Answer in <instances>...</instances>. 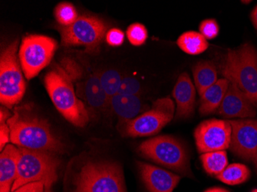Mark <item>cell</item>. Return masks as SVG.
I'll return each mask as SVG.
<instances>
[{
	"label": "cell",
	"mask_w": 257,
	"mask_h": 192,
	"mask_svg": "<svg viewBox=\"0 0 257 192\" xmlns=\"http://www.w3.org/2000/svg\"><path fill=\"white\" fill-rule=\"evenodd\" d=\"M10 141L20 148L61 154L64 145L44 118L25 111L16 109L7 121Z\"/></svg>",
	"instance_id": "cell-1"
},
{
	"label": "cell",
	"mask_w": 257,
	"mask_h": 192,
	"mask_svg": "<svg viewBox=\"0 0 257 192\" xmlns=\"http://www.w3.org/2000/svg\"><path fill=\"white\" fill-rule=\"evenodd\" d=\"M44 83L52 102L60 113L75 126H86L89 120V112L84 103L76 96L73 80L63 68L56 66L46 73Z\"/></svg>",
	"instance_id": "cell-2"
},
{
	"label": "cell",
	"mask_w": 257,
	"mask_h": 192,
	"mask_svg": "<svg viewBox=\"0 0 257 192\" xmlns=\"http://www.w3.org/2000/svg\"><path fill=\"white\" fill-rule=\"evenodd\" d=\"M225 79L235 84L257 108V50L245 43L229 50L222 67Z\"/></svg>",
	"instance_id": "cell-3"
},
{
	"label": "cell",
	"mask_w": 257,
	"mask_h": 192,
	"mask_svg": "<svg viewBox=\"0 0 257 192\" xmlns=\"http://www.w3.org/2000/svg\"><path fill=\"white\" fill-rule=\"evenodd\" d=\"M60 165L56 154L19 148L18 171L12 192L32 182H42L45 192H53L52 187L57 181Z\"/></svg>",
	"instance_id": "cell-4"
},
{
	"label": "cell",
	"mask_w": 257,
	"mask_h": 192,
	"mask_svg": "<svg viewBox=\"0 0 257 192\" xmlns=\"http://www.w3.org/2000/svg\"><path fill=\"white\" fill-rule=\"evenodd\" d=\"M73 184V192H127L122 167L115 162L86 163Z\"/></svg>",
	"instance_id": "cell-5"
},
{
	"label": "cell",
	"mask_w": 257,
	"mask_h": 192,
	"mask_svg": "<svg viewBox=\"0 0 257 192\" xmlns=\"http://www.w3.org/2000/svg\"><path fill=\"white\" fill-rule=\"evenodd\" d=\"M141 155L187 177H193L188 151L183 143L170 135L150 138L140 144Z\"/></svg>",
	"instance_id": "cell-6"
},
{
	"label": "cell",
	"mask_w": 257,
	"mask_h": 192,
	"mask_svg": "<svg viewBox=\"0 0 257 192\" xmlns=\"http://www.w3.org/2000/svg\"><path fill=\"white\" fill-rule=\"evenodd\" d=\"M18 40L3 50L0 58V102L9 109L18 104L25 94L23 79L17 58Z\"/></svg>",
	"instance_id": "cell-7"
},
{
	"label": "cell",
	"mask_w": 257,
	"mask_h": 192,
	"mask_svg": "<svg viewBox=\"0 0 257 192\" xmlns=\"http://www.w3.org/2000/svg\"><path fill=\"white\" fill-rule=\"evenodd\" d=\"M64 46H83L86 52L94 53L99 49L107 26L95 16L82 15L68 27H57Z\"/></svg>",
	"instance_id": "cell-8"
},
{
	"label": "cell",
	"mask_w": 257,
	"mask_h": 192,
	"mask_svg": "<svg viewBox=\"0 0 257 192\" xmlns=\"http://www.w3.org/2000/svg\"><path fill=\"white\" fill-rule=\"evenodd\" d=\"M57 47L56 40L43 35H29L22 40L20 66L27 79H33L51 61Z\"/></svg>",
	"instance_id": "cell-9"
},
{
	"label": "cell",
	"mask_w": 257,
	"mask_h": 192,
	"mask_svg": "<svg viewBox=\"0 0 257 192\" xmlns=\"http://www.w3.org/2000/svg\"><path fill=\"white\" fill-rule=\"evenodd\" d=\"M174 103L169 97L156 100L151 109L125 124L120 130L124 136L144 137L155 135L173 119Z\"/></svg>",
	"instance_id": "cell-10"
},
{
	"label": "cell",
	"mask_w": 257,
	"mask_h": 192,
	"mask_svg": "<svg viewBox=\"0 0 257 192\" xmlns=\"http://www.w3.org/2000/svg\"><path fill=\"white\" fill-rule=\"evenodd\" d=\"M232 127L229 120L209 119L198 125L194 137L200 153L223 151L229 148Z\"/></svg>",
	"instance_id": "cell-11"
},
{
	"label": "cell",
	"mask_w": 257,
	"mask_h": 192,
	"mask_svg": "<svg viewBox=\"0 0 257 192\" xmlns=\"http://www.w3.org/2000/svg\"><path fill=\"white\" fill-rule=\"evenodd\" d=\"M232 127L229 149L239 158L252 163L257 171V119L229 120Z\"/></svg>",
	"instance_id": "cell-12"
},
{
	"label": "cell",
	"mask_w": 257,
	"mask_h": 192,
	"mask_svg": "<svg viewBox=\"0 0 257 192\" xmlns=\"http://www.w3.org/2000/svg\"><path fill=\"white\" fill-rule=\"evenodd\" d=\"M217 112L225 118L245 119L254 118L256 115V111L252 102L235 84L230 82Z\"/></svg>",
	"instance_id": "cell-13"
},
{
	"label": "cell",
	"mask_w": 257,
	"mask_h": 192,
	"mask_svg": "<svg viewBox=\"0 0 257 192\" xmlns=\"http://www.w3.org/2000/svg\"><path fill=\"white\" fill-rule=\"evenodd\" d=\"M137 167L150 192H173L180 182V176L157 166L137 161Z\"/></svg>",
	"instance_id": "cell-14"
},
{
	"label": "cell",
	"mask_w": 257,
	"mask_h": 192,
	"mask_svg": "<svg viewBox=\"0 0 257 192\" xmlns=\"http://www.w3.org/2000/svg\"><path fill=\"white\" fill-rule=\"evenodd\" d=\"M173 96L177 105L176 118H190L194 112L196 89L187 73H182L179 76L173 89Z\"/></svg>",
	"instance_id": "cell-15"
},
{
	"label": "cell",
	"mask_w": 257,
	"mask_h": 192,
	"mask_svg": "<svg viewBox=\"0 0 257 192\" xmlns=\"http://www.w3.org/2000/svg\"><path fill=\"white\" fill-rule=\"evenodd\" d=\"M109 107L119 119V130L125 124L140 115L144 109L142 100L139 95H125L116 94L109 99Z\"/></svg>",
	"instance_id": "cell-16"
},
{
	"label": "cell",
	"mask_w": 257,
	"mask_h": 192,
	"mask_svg": "<svg viewBox=\"0 0 257 192\" xmlns=\"http://www.w3.org/2000/svg\"><path fill=\"white\" fill-rule=\"evenodd\" d=\"M19 148L8 144L0 155V192H12L18 171Z\"/></svg>",
	"instance_id": "cell-17"
},
{
	"label": "cell",
	"mask_w": 257,
	"mask_h": 192,
	"mask_svg": "<svg viewBox=\"0 0 257 192\" xmlns=\"http://www.w3.org/2000/svg\"><path fill=\"white\" fill-rule=\"evenodd\" d=\"M229 81L226 79H220L206 89L200 96V115H207L213 113L219 109L224 99L226 91L229 88Z\"/></svg>",
	"instance_id": "cell-18"
},
{
	"label": "cell",
	"mask_w": 257,
	"mask_h": 192,
	"mask_svg": "<svg viewBox=\"0 0 257 192\" xmlns=\"http://www.w3.org/2000/svg\"><path fill=\"white\" fill-rule=\"evenodd\" d=\"M83 92L85 100L93 109L105 110L109 106V98L102 88L99 75L92 74L88 77Z\"/></svg>",
	"instance_id": "cell-19"
},
{
	"label": "cell",
	"mask_w": 257,
	"mask_h": 192,
	"mask_svg": "<svg viewBox=\"0 0 257 192\" xmlns=\"http://www.w3.org/2000/svg\"><path fill=\"white\" fill-rule=\"evenodd\" d=\"M193 75L195 85L200 96L206 89L217 82V70L214 63L200 61L193 66Z\"/></svg>",
	"instance_id": "cell-20"
},
{
	"label": "cell",
	"mask_w": 257,
	"mask_h": 192,
	"mask_svg": "<svg viewBox=\"0 0 257 192\" xmlns=\"http://www.w3.org/2000/svg\"><path fill=\"white\" fill-rule=\"evenodd\" d=\"M177 46L180 50L189 55H199L204 53L209 43L200 33L189 31L183 33L177 40Z\"/></svg>",
	"instance_id": "cell-21"
},
{
	"label": "cell",
	"mask_w": 257,
	"mask_h": 192,
	"mask_svg": "<svg viewBox=\"0 0 257 192\" xmlns=\"http://www.w3.org/2000/svg\"><path fill=\"white\" fill-rule=\"evenodd\" d=\"M200 159L205 171L210 175H219L228 165L227 153L225 150L203 153Z\"/></svg>",
	"instance_id": "cell-22"
},
{
	"label": "cell",
	"mask_w": 257,
	"mask_h": 192,
	"mask_svg": "<svg viewBox=\"0 0 257 192\" xmlns=\"http://www.w3.org/2000/svg\"><path fill=\"white\" fill-rule=\"evenodd\" d=\"M250 177L249 167L243 164H229L223 172L216 176L219 181L229 185H236L248 181Z\"/></svg>",
	"instance_id": "cell-23"
},
{
	"label": "cell",
	"mask_w": 257,
	"mask_h": 192,
	"mask_svg": "<svg viewBox=\"0 0 257 192\" xmlns=\"http://www.w3.org/2000/svg\"><path fill=\"white\" fill-rule=\"evenodd\" d=\"M122 76L115 69H107L99 74L102 88L109 99L119 92Z\"/></svg>",
	"instance_id": "cell-24"
},
{
	"label": "cell",
	"mask_w": 257,
	"mask_h": 192,
	"mask_svg": "<svg viewBox=\"0 0 257 192\" xmlns=\"http://www.w3.org/2000/svg\"><path fill=\"white\" fill-rule=\"evenodd\" d=\"M54 17L62 27L71 25L79 18L76 7L69 2H62L54 9Z\"/></svg>",
	"instance_id": "cell-25"
},
{
	"label": "cell",
	"mask_w": 257,
	"mask_h": 192,
	"mask_svg": "<svg viewBox=\"0 0 257 192\" xmlns=\"http://www.w3.org/2000/svg\"><path fill=\"white\" fill-rule=\"evenodd\" d=\"M126 37L133 46H142L148 38V31L141 23H133L127 28Z\"/></svg>",
	"instance_id": "cell-26"
},
{
	"label": "cell",
	"mask_w": 257,
	"mask_h": 192,
	"mask_svg": "<svg viewBox=\"0 0 257 192\" xmlns=\"http://www.w3.org/2000/svg\"><path fill=\"white\" fill-rule=\"evenodd\" d=\"M141 92V85L135 78L125 76L121 81L118 94L125 95H139Z\"/></svg>",
	"instance_id": "cell-27"
},
{
	"label": "cell",
	"mask_w": 257,
	"mask_h": 192,
	"mask_svg": "<svg viewBox=\"0 0 257 192\" xmlns=\"http://www.w3.org/2000/svg\"><path fill=\"white\" fill-rule=\"evenodd\" d=\"M199 29L200 34H202L206 40H213L217 37L219 33V25L216 20L213 19H208L202 21Z\"/></svg>",
	"instance_id": "cell-28"
},
{
	"label": "cell",
	"mask_w": 257,
	"mask_h": 192,
	"mask_svg": "<svg viewBox=\"0 0 257 192\" xmlns=\"http://www.w3.org/2000/svg\"><path fill=\"white\" fill-rule=\"evenodd\" d=\"M125 40V35L119 29L112 28L106 33V41L109 46L116 47L122 46Z\"/></svg>",
	"instance_id": "cell-29"
},
{
	"label": "cell",
	"mask_w": 257,
	"mask_h": 192,
	"mask_svg": "<svg viewBox=\"0 0 257 192\" xmlns=\"http://www.w3.org/2000/svg\"><path fill=\"white\" fill-rule=\"evenodd\" d=\"M63 69L72 80L79 79L81 76L82 70L77 63L69 59H65L63 61Z\"/></svg>",
	"instance_id": "cell-30"
},
{
	"label": "cell",
	"mask_w": 257,
	"mask_h": 192,
	"mask_svg": "<svg viewBox=\"0 0 257 192\" xmlns=\"http://www.w3.org/2000/svg\"><path fill=\"white\" fill-rule=\"evenodd\" d=\"M10 141V129L8 124H0V150L3 151Z\"/></svg>",
	"instance_id": "cell-31"
},
{
	"label": "cell",
	"mask_w": 257,
	"mask_h": 192,
	"mask_svg": "<svg viewBox=\"0 0 257 192\" xmlns=\"http://www.w3.org/2000/svg\"><path fill=\"white\" fill-rule=\"evenodd\" d=\"M14 192H45V185L42 182L29 183Z\"/></svg>",
	"instance_id": "cell-32"
},
{
	"label": "cell",
	"mask_w": 257,
	"mask_h": 192,
	"mask_svg": "<svg viewBox=\"0 0 257 192\" xmlns=\"http://www.w3.org/2000/svg\"><path fill=\"white\" fill-rule=\"evenodd\" d=\"M10 117L11 116H10V112L4 107H2L0 111V124L6 123Z\"/></svg>",
	"instance_id": "cell-33"
},
{
	"label": "cell",
	"mask_w": 257,
	"mask_h": 192,
	"mask_svg": "<svg viewBox=\"0 0 257 192\" xmlns=\"http://www.w3.org/2000/svg\"><path fill=\"white\" fill-rule=\"evenodd\" d=\"M250 17L252 24H253L254 27L257 30V6L252 10V13H251Z\"/></svg>",
	"instance_id": "cell-34"
},
{
	"label": "cell",
	"mask_w": 257,
	"mask_h": 192,
	"mask_svg": "<svg viewBox=\"0 0 257 192\" xmlns=\"http://www.w3.org/2000/svg\"><path fill=\"white\" fill-rule=\"evenodd\" d=\"M204 192H230L229 190H226V189L223 188V187H211V188L207 189L205 190Z\"/></svg>",
	"instance_id": "cell-35"
},
{
	"label": "cell",
	"mask_w": 257,
	"mask_h": 192,
	"mask_svg": "<svg viewBox=\"0 0 257 192\" xmlns=\"http://www.w3.org/2000/svg\"><path fill=\"white\" fill-rule=\"evenodd\" d=\"M252 192H257V189H254V190H252Z\"/></svg>",
	"instance_id": "cell-36"
}]
</instances>
